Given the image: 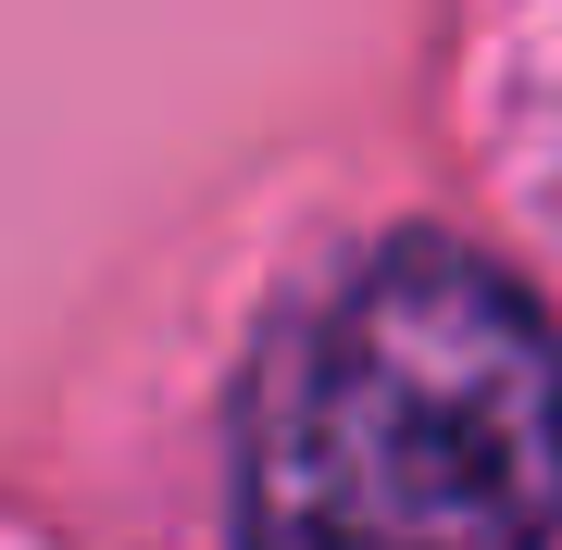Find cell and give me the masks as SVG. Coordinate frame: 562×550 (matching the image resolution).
I'll use <instances>...</instances> for the list:
<instances>
[{
  "label": "cell",
  "instance_id": "1",
  "mask_svg": "<svg viewBox=\"0 0 562 550\" xmlns=\"http://www.w3.org/2000/svg\"><path fill=\"white\" fill-rule=\"evenodd\" d=\"M562 338L501 263L387 238L238 401V550H550Z\"/></svg>",
  "mask_w": 562,
  "mask_h": 550
}]
</instances>
